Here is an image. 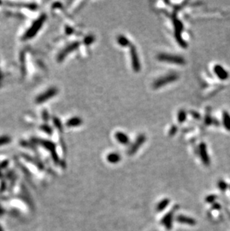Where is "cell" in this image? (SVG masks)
<instances>
[{"instance_id":"ac0fdd59","label":"cell","mask_w":230,"mask_h":231,"mask_svg":"<svg viewBox=\"0 0 230 231\" xmlns=\"http://www.w3.org/2000/svg\"><path fill=\"white\" fill-rule=\"evenodd\" d=\"M218 187H219L220 189L222 190V191H225L227 189V184L225 182L223 181V180H221V181H219V183H218Z\"/></svg>"},{"instance_id":"d6986e66","label":"cell","mask_w":230,"mask_h":231,"mask_svg":"<svg viewBox=\"0 0 230 231\" xmlns=\"http://www.w3.org/2000/svg\"><path fill=\"white\" fill-rule=\"evenodd\" d=\"M216 199V196L215 195H209L206 197V202L208 203H213L214 200Z\"/></svg>"},{"instance_id":"8fae6325","label":"cell","mask_w":230,"mask_h":231,"mask_svg":"<svg viewBox=\"0 0 230 231\" xmlns=\"http://www.w3.org/2000/svg\"><path fill=\"white\" fill-rule=\"evenodd\" d=\"M106 159L107 161L109 163L111 164H117L121 160V156L119 154L115 152H112L110 153L107 155V157H106Z\"/></svg>"},{"instance_id":"9a60e30c","label":"cell","mask_w":230,"mask_h":231,"mask_svg":"<svg viewBox=\"0 0 230 231\" xmlns=\"http://www.w3.org/2000/svg\"><path fill=\"white\" fill-rule=\"evenodd\" d=\"M82 124V120L79 118H73L67 122L69 126H77Z\"/></svg>"},{"instance_id":"277c9868","label":"cell","mask_w":230,"mask_h":231,"mask_svg":"<svg viewBox=\"0 0 230 231\" xmlns=\"http://www.w3.org/2000/svg\"><path fill=\"white\" fill-rule=\"evenodd\" d=\"M130 56H131V62H132V69L135 72L138 73L140 71L141 69V65H140V62L139 60L137 50L135 45L130 46Z\"/></svg>"},{"instance_id":"8992f818","label":"cell","mask_w":230,"mask_h":231,"mask_svg":"<svg viewBox=\"0 0 230 231\" xmlns=\"http://www.w3.org/2000/svg\"><path fill=\"white\" fill-rule=\"evenodd\" d=\"M146 140V137L144 134H140L137 137L136 140L135 141V142L133 143L132 146H131L130 149H129L128 154L129 155H133V154H135L138 151L139 148L143 145V143L145 142V141Z\"/></svg>"},{"instance_id":"ffe728a7","label":"cell","mask_w":230,"mask_h":231,"mask_svg":"<svg viewBox=\"0 0 230 231\" xmlns=\"http://www.w3.org/2000/svg\"><path fill=\"white\" fill-rule=\"evenodd\" d=\"M0 231H3V230H2V228L0 227Z\"/></svg>"},{"instance_id":"ba28073f","label":"cell","mask_w":230,"mask_h":231,"mask_svg":"<svg viewBox=\"0 0 230 231\" xmlns=\"http://www.w3.org/2000/svg\"><path fill=\"white\" fill-rule=\"evenodd\" d=\"M214 73L218 76V79L223 81L228 79L229 76L228 71L221 64H216L214 67Z\"/></svg>"},{"instance_id":"52a82bcc","label":"cell","mask_w":230,"mask_h":231,"mask_svg":"<svg viewBox=\"0 0 230 231\" xmlns=\"http://www.w3.org/2000/svg\"><path fill=\"white\" fill-rule=\"evenodd\" d=\"M199 154L202 163L205 165H209L210 158L208 156V151H207V146L205 143L202 142L199 145Z\"/></svg>"},{"instance_id":"7c38bea8","label":"cell","mask_w":230,"mask_h":231,"mask_svg":"<svg viewBox=\"0 0 230 231\" xmlns=\"http://www.w3.org/2000/svg\"><path fill=\"white\" fill-rule=\"evenodd\" d=\"M117 44L123 47H130L131 46V42L130 40H129V38H127L126 36L122 35V34H120V35L117 37Z\"/></svg>"},{"instance_id":"9c48e42d","label":"cell","mask_w":230,"mask_h":231,"mask_svg":"<svg viewBox=\"0 0 230 231\" xmlns=\"http://www.w3.org/2000/svg\"><path fill=\"white\" fill-rule=\"evenodd\" d=\"M114 137L115 139L117 140V141L121 144H123V145H127V144H129V138L124 132L118 131V132H117L114 134Z\"/></svg>"},{"instance_id":"e0dca14e","label":"cell","mask_w":230,"mask_h":231,"mask_svg":"<svg viewBox=\"0 0 230 231\" xmlns=\"http://www.w3.org/2000/svg\"><path fill=\"white\" fill-rule=\"evenodd\" d=\"M95 37H93V35H89L87 36V37H85L84 39V44H87V45H89V44H92L93 41H94Z\"/></svg>"},{"instance_id":"6da1fadb","label":"cell","mask_w":230,"mask_h":231,"mask_svg":"<svg viewBox=\"0 0 230 231\" xmlns=\"http://www.w3.org/2000/svg\"><path fill=\"white\" fill-rule=\"evenodd\" d=\"M179 79V76L178 73H171L169 74H167L165 76H162L159 79H156L153 84H152V87L155 89L160 88L163 87V86H167L168 84L177 81Z\"/></svg>"},{"instance_id":"5b68a950","label":"cell","mask_w":230,"mask_h":231,"mask_svg":"<svg viewBox=\"0 0 230 231\" xmlns=\"http://www.w3.org/2000/svg\"><path fill=\"white\" fill-rule=\"evenodd\" d=\"M178 208H179V206H177V205L174 206L169 213H167L165 215L164 217L162 218L161 223H162V225H164V226L165 227V228H166L167 230H170L171 227H172L173 216H174L175 213L176 212Z\"/></svg>"},{"instance_id":"5bb4252c","label":"cell","mask_w":230,"mask_h":231,"mask_svg":"<svg viewBox=\"0 0 230 231\" xmlns=\"http://www.w3.org/2000/svg\"><path fill=\"white\" fill-rule=\"evenodd\" d=\"M170 200L168 198H164L163 200L159 202V203L156 206V211L157 212H162L167 208V206L169 205Z\"/></svg>"},{"instance_id":"2e32d148","label":"cell","mask_w":230,"mask_h":231,"mask_svg":"<svg viewBox=\"0 0 230 231\" xmlns=\"http://www.w3.org/2000/svg\"><path fill=\"white\" fill-rule=\"evenodd\" d=\"M187 118V113L184 109H181L179 110V113H178L177 115V118H178V121H179V124H182L185 121Z\"/></svg>"},{"instance_id":"4fadbf2b","label":"cell","mask_w":230,"mask_h":231,"mask_svg":"<svg viewBox=\"0 0 230 231\" xmlns=\"http://www.w3.org/2000/svg\"><path fill=\"white\" fill-rule=\"evenodd\" d=\"M223 124L226 130L230 131V114L226 111L223 112Z\"/></svg>"},{"instance_id":"3957f363","label":"cell","mask_w":230,"mask_h":231,"mask_svg":"<svg viewBox=\"0 0 230 231\" xmlns=\"http://www.w3.org/2000/svg\"><path fill=\"white\" fill-rule=\"evenodd\" d=\"M173 26H174L175 29V37H176V40L179 44V45L182 46L183 47H186L187 44L185 42V40L182 39V32L183 30V25L182 23L180 20H178L177 18H173Z\"/></svg>"},{"instance_id":"7a4b0ae2","label":"cell","mask_w":230,"mask_h":231,"mask_svg":"<svg viewBox=\"0 0 230 231\" xmlns=\"http://www.w3.org/2000/svg\"><path fill=\"white\" fill-rule=\"evenodd\" d=\"M157 59L159 61L170 63V64L183 65L185 64V59L182 56L177 55L168 54V53H160L157 56Z\"/></svg>"},{"instance_id":"30bf717a","label":"cell","mask_w":230,"mask_h":231,"mask_svg":"<svg viewBox=\"0 0 230 231\" xmlns=\"http://www.w3.org/2000/svg\"><path fill=\"white\" fill-rule=\"evenodd\" d=\"M176 220L177 221V222L180 224H188V225H195L196 224V221L194 219L191 217H188V216H183V215H179L176 218Z\"/></svg>"}]
</instances>
